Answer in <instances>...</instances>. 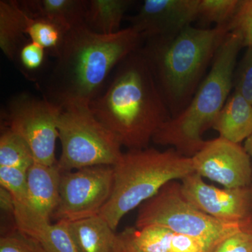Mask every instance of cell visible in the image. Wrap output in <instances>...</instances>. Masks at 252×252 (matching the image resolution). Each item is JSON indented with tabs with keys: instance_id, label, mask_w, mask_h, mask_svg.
<instances>
[{
	"instance_id": "obj_1",
	"label": "cell",
	"mask_w": 252,
	"mask_h": 252,
	"mask_svg": "<svg viewBox=\"0 0 252 252\" xmlns=\"http://www.w3.org/2000/svg\"><path fill=\"white\" fill-rule=\"evenodd\" d=\"M142 41L130 27L110 35L94 32L85 23L69 30L55 56L46 98L60 107L90 105L103 92L118 64Z\"/></svg>"
},
{
	"instance_id": "obj_2",
	"label": "cell",
	"mask_w": 252,
	"mask_h": 252,
	"mask_svg": "<svg viewBox=\"0 0 252 252\" xmlns=\"http://www.w3.org/2000/svg\"><path fill=\"white\" fill-rule=\"evenodd\" d=\"M89 107L128 151L148 148L156 132L172 118L142 47L118 64Z\"/></svg>"
},
{
	"instance_id": "obj_3",
	"label": "cell",
	"mask_w": 252,
	"mask_h": 252,
	"mask_svg": "<svg viewBox=\"0 0 252 252\" xmlns=\"http://www.w3.org/2000/svg\"><path fill=\"white\" fill-rule=\"evenodd\" d=\"M230 32L229 26H190L172 37L146 40L142 51L172 118L190 103Z\"/></svg>"
},
{
	"instance_id": "obj_4",
	"label": "cell",
	"mask_w": 252,
	"mask_h": 252,
	"mask_svg": "<svg viewBox=\"0 0 252 252\" xmlns=\"http://www.w3.org/2000/svg\"><path fill=\"white\" fill-rule=\"evenodd\" d=\"M244 47L241 37L230 32L212 63L190 103L177 117L171 118L156 132L154 142L172 146L192 157L205 144L204 131L212 127L233 87L237 59Z\"/></svg>"
},
{
	"instance_id": "obj_5",
	"label": "cell",
	"mask_w": 252,
	"mask_h": 252,
	"mask_svg": "<svg viewBox=\"0 0 252 252\" xmlns=\"http://www.w3.org/2000/svg\"><path fill=\"white\" fill-rule=\"evenodd\" d=\"M113 168L112 194L99 215L114 230L126 214L152 198L164 185L194 172L191 158L173 148L128 151Z\"/></svg>"
},
{
	"instance_id": "obj_6",
	"label": "cell",
	"mask_w": 252,
	"mask_h": 252,
	"mask_svg": "<svg viewBox=\"0 0 252 252\" xmlns=\"http://www.w3.org/2000/svg\"><path fill=\"white\" fill-rule=\"evenodd\" d=\"M252 221H221L195 208L184 196L181 182L171 181L138 207L135 227H165L179 234L203 240L216 250L227 237Z\"/></svg>"
},
{
	"instance_id": "obj_7",
	"label": "cell",
	"mask_w": 252,
	"mask_h": 252,
	"mask_svg": "<svg viewBox=\"0 0 252 252\" xmlns=\"http://www.w3.org/2000/svg\"><path fill=\"white\" fill-rule=\"evenodd\" d=\"M58 130L62 153L57 165L61 172L114 166L124 154L117 137L96 119L89 106L61 107Z\"/></svg>"
},
{
	"instance_id": "obj_8",
	"label": "cell",
	"mask_w": 252,
	"mask_h": 252,
	"mask_svg": "<svg viewBox=\"0 0 252 252\" xmlns=\"http://www.w3.org/2000/svg\"><path fill=\"white\" fill-rule=\"evenodd\" d=\"M60 113L61 107L45 97L22 93L9 99L3 117L6 127L26 141L35 162L53 165L58 162L56 144Z\"/></svg>"
},
{
	"instance_id": "obj_9",
	"label": "cell",
	"mask_w": 252,
	"mask_h": 252,
	"mask_svg": "<svg viewBox=\"0 0 252 252\" xmlns=\"http://www.w3.org/2000/svg\"><path fill=\"white\" fill-rule=\"evenodd\" d=\"M113 183L110 165L61 172L59 205L53 218L69 223L99 215L110 198Z\"/></svg>"
},
{
	"instance_id": "obj_10",
	"label": "cell",
	"mask_w": 252,
	"mask_h": 252,
	"mask_svg": "<svg viewBox=\"0 0 252 252\" xmlns=\"http://www.w3.org/2000/svg\"><path fill=\"white\" fill-rule=\"evenodd\" d=\"M191 158L194 172L226 189L249 188L251 158L244 147L221 138L205 141Z\"/></svg>"
},
{
	"instance_id": "obj_11",
	"label": "cell",
	"mask_w": 252,
	"mask_h": 252,
	"mask_svg": "<svg viewBox=\"0 0 252 252\" xmlns=\"http://www.w3.org/2000/svg\"><path fill=\"white\" fill-rule=\"evenodd\" d=\"M187 200L200 211L221 221L234 223L252 219L250 189H220L207 185L195 172L180 180Z\"/></svg>"
},
{
	"instance_id": "obj_12",
	"label": "cell",
	"mask_w": 252,
	"mask_h": 252,
	"mask_svg": "<svg viewBox=\"0 0 252 252\" xmlns=\"http://www.w3.org/2000/svg\"><path fill=\"white\" fill-rule=\"evenodd\" d=\"M200 0H146L128 18L142 39L177 35L198 18Z\"/></svg>"
},
{
	"instance_id": "obj_13",
	"label": "cell",
	"mask_w": 252,
	"mask_h": 252,
	"mask_svg": "<svg viewBox=\"0 0 252 252\" xmlns=\"http://www.w3.org/2000/svg\"><path fill=\"white\" fill-rule=\"evenodd\" d=\"M123 245L134 252H214L203 240L159 226L127 227L119 233Z\"/></svg>"
},
{
	"instance_id": "obj_14",
	"label": "cell",
	"mask_w": 252,
	"mask_h": 252,
	"mask_svg": "<svg viewBox=\"0 0 252 252\" xmlns=\"http://www.w3.org/2000/svg\"><path fill=\"white\" fill-rule=\"evenodd\" d=\"M61 176L57 163L47 165L34 161L28 169L27 197L23 205L34 216L51 222L59 205Z\"/></svg>"
},
{
	"instance_id": "obj_15",
	"label": "cell",
	"mask_w": 252,
	"mask_h": 252,
	"mask_svg": "<svg viewBox=\"0 0 252 252\" xmlns=\"http://www.w3.org/2000/svg\"><path fill=\"white\" fill-rule=\"evenodd\" d=\"M15 222L18 229L31 236L44 252H79L64 222L40 220L24 205L16 203Z\"/></svg>"
},
{
	"instance_id": "obj_16",
	"label": "cell",
	"mask_w": 252,
	"mask_h": 252,
	"mask_svg": "<svg viewBox=\"0 0 252 252\" xmlns=\"http://www.w3.org/2000/svg\"><path fill=\"white\" fill-rule=\"evenodd\" d=\"M66 223L79 252H119V234L100 215Z\"/></svg>"
},
{
	"instance_id": "obj_17",
	"label": "cell",
	"mask_w": 252,
	"mask_h": 252,
	"mask_svg": "<svg viewBox=\"0 0 252 252\" xmlns=\"http://www.w3.org/2000/svg\"><path fill=\"white\" fill-rule=\"evenodd\" d=\"M220 137L240 144L252 135V105L236 91H233L222 108L212 127Z\"/></svg>"
},
{
	"instance_id": "obj_18",
	"label": "cell",
	"mask_w": 252,
	"mask_h": 252,
	"mask_svg": "<svg viewBox=\"0 0 252 252\" xmlns=\"http://www.w3.org/2000/svg\"><path fill=\"white\" fill-rule=\"evenodd\" d=\"M21 6L32 18H44L67 32L84 23L89 0H23Z\"/></svg>"
},
{
	"instance_id": "obj_19",
	"label": "cell",
	"mask_w": 252,
	"mask_h": 252,
	"mask_svg": "<svg viewBox=\"0 0 252 252\" xmlns=\"http://www.w3.org/2000/svg\"><path fill=\"white\" fill-rule=\"evenodd\" d=\"M29 14L19 1H0V48L9 61H15L25 37Z\"/></svg>"
},
{
	"instance_id": "obj_20",
	"label": "cell",
	"mask_w": 252,
	"mask_h": 252,
	"mask_svg": "<svg viewBox=\"0 0 252 252\" xmlns=\"http://www.w3.org/2000/svg\"><path fill=\"white\" fill-rule=\"evenodd\" d=\"M133 3L131 0H89L84 23L97 34H115L121 31L124 16Z\"/></svg>"
},
{
	"instance_id": "obj_21",
	"label": "cell",
	"mask_w": 252,
	"mask_h": 252,
	"mask_svg": "<svg viewBox=\"0 0 252 252\" xmlns=\"http://www.w3.org/2000/svg\"><path fill=\"white\" fill-rule=\"evenodd\" d=\"M34 156L26 141L7 127L0 136V167H12L28 170L34 163Z\"/></svg>"
},
{
	"instance_id": "obj_22",
	"label": "cell",
	"mask_w": 252,
	"mask_h": 252,
	"mask_svg": "<svg viewBox=\"0 0 252 252\" xmlns=\"http://www.w3.org/2000/svg\"><path fill=\"white\" fill-rule=\"evenodd\" d=\"M65 32L49 20L30 17L26 34L30 40L36 43L56 56L61 47Z\"/></svg>"
},
{
	"instance_id": "obj_23",
	"label": "cell",
	"mask_w": 252,
	"mask_h": 252,
	"mask_svg": "<svg viewBox=\"0 0 252 252\" xmlns=\"http://www.w3.org/2000/svg\"><path fill=\"white\" fill-rule=\"evenodd\" d=\"M240 2V0H200L198 18L217 26H229Z\"/></svg>"
},
{
	"instance_id": "obj_24",
	"label": "cell",
	"mask_w": 252,
	"mask_h": 252,
	"mask_svg": "<svg viewBox=\"0 0 252 252\" xmlns=\"http://www.w3.org/2000/svg\"><path fill=\"white\" fill-rule=\"evenodd\" d=\"M0 252H44L34 239L18 229L16 225L3 227Z\"/></svg>"
},
{
	"instance_id": "obj_25",
	"label": "cell",
	"mask_w": 252,
	"mask_h": 252,
	"mask_svg": "<svg viewBox=\"0 0 252 252\" xmlns=\"http://www.w3.org/2000/svg\"><path fill=\"white\" fill-rule=\"evenodd\" d=\"M28 170L0 167V185L14 197L16 203L25 205L27 197Z\"/></svg>"
},
{
	"instance_id": "obj_26",
	"label": "cell",
	"mask_w": 252,
	"mask_h": 252,
	"mask_svg": "<svg viewBox=\"0 0 252 252\" xmlns=\"http://www.w3.org/2000/svg\"><path fill=\"white\" fill-rule=\"evenodd\" d=\"M46 49L36 43L26 41L18 50L15 61L20 64L26 75L40 70L45 62Z\"/></svg>"
},
{
	"instance_id": "obj_27",
	"label": "cell",
	"mask_w": 252,
	"mask_h": 252,
	"mask_svg": "<svg viewBox=\"0 0 252 252\" xmlns=\"http://www.w3.org/2000/svg\"><path fill=\"white\" fill-rule=\"evenodd\" d=\"M229 28L241 37L244 46L252 48V0L240 1Z\"/></svg>"
},
{
	"instance_id": "obj_28",
	"label": "cell",
	"mask_w": 252,
	"mask_h": 252,
	"mask_svg": "<svg viewBox=\"0 0 252 252\" xmlns=\"http://www.w3.org/2000/svg\"><path fill=\"white\" fill-rule=\"evenodd\" d=\"M233 86L234 91L252 105V48H248L235 72Z\"/></svg>"
},
{
	"instance_id": "obj_29",
	"label": "cell",
	"mask_w": 252,
	"mask_h": 252,
	"mask_svg": "<svg viewBox=\"0 0 252 252\" xmlns=\"http://www.w3.org/2000/svg\"><path fill=\"white\" fill-rule=\"evenodd\" d=\"M214 252H252V221L227 237Z\"/></svg>"
},
{
	"instance_id": "obj_30",
	"label": "cell",
	"mask_w": 252,
	"mask_h": 252,
	"mask_svg": "<svg viewBox=\"0 0 252 252\" xmlns=\"http://www.w3.org/2000/svg\"><path fill=\"white\" fill-rule=\"evenodd\" d=\"M0 207H1V211L3 212L4 215H7V217L15 220L14 213L16 203H15L14 197L3 187L0 188Z\"/></svg>"
},
{
	"instance_id": "obj_31",
	"label": "cell",
	"mask_w": 252,
	"mask_h": 252,
	"mask_svg": "<svg viewBox=\"0 0 252 252\" xmlns=\"http://www.w3.org/2000/svg\"><path fill=\"white\" fill-rule=\"evenodd\" d=\"M244 149L246 151L247 153L250 156V158H251L252 166V135L250 136L249 138L245 140V147ZM250 194H251L252 203V181L251 184H250Z\"/></svg>"
},
{
	"instance_id": "obj_32",
	"label": "cell",
	"mask_w": 252,
	"mask_h": 252,
	"mask_svg": "<svg viewBox=\"0 0 252 252\" xmlns=\"http://www.w3.org/2000/svg\"><path fill=\"white\" fill-rule=\"evenodd\" d=\"M120 239V238H119ZM132 252V250H129L128 248H126V247L124 246V245H123V243H122V241H121L120 240V246H119V252Z\"/></svg>"
}]
</instances>
